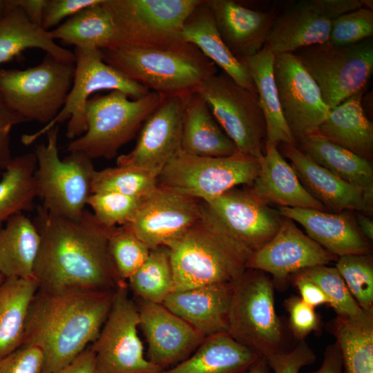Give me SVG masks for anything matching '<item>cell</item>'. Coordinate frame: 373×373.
I'll list each match as a JSON object with an SVG mask.
<instances>
[{"label": "cell", "instance_id": "obj_1", "mask_svg": "<svg viewBox=\"0 0 373 373\" xmlns=\"http://www.w3.org/2000/svg\"><path fill=\"white\" fill-rule=\"evenodd\" d=\"M40 236L34 269L39 288L50 290H116L118 277L108 249L111 229L85 210L77 219L37 207L33 220Z\"/></svg>", "mask_w": 373, "mask_h": 373}, {"label": "cell", "instance_id": "obj_2", "mask_svg": "<svg viewBox=\"0 0 373 373\" xmlns=\"http://www.w3.org/2000/svg\"><path fill=\"white\" fill-rule=\"evenodd\" d=\"M115 291L38 289L28 313L22 345L42 352V373L68 365L97 339Z\"/></svg>", "mask_w": 373, "mask_h": 373}, {"label": "cell", "instance_id": "obj_3", "mask_svg": "<svg viewBox=\"0 0 373 373\" xmlns=\"http://www.w3.org/2000/svg\"><path fill=\"white\" fill-rule=\"evenodd\" d=\"M173 291L233 283L253 253L231 237L206 211L169 247Z\"/></svg>", "mask_w": 373, "mask_h": 373}, {"label": "cell", "instance_id": "obj_4", "mask_svg": "<svg viewBox=\"0 0 373 373\" xmlns=\"http://www.w3.org/2000/svg\"><path fill=\"white\" fill-rule=\"evenodd\" d=\"M103 60L128 79L164 95H183L218 73L217 66L188 43L167 47L100 50Z\"/></svg>", "mask_w": 373, "mask_h": 373}, {"label": "cell", "instance_id": "obj_5", "mask_svg": "<svg viewBox=\"0 0 373 373\" xmlns=\"http://www.w3.org/2000/svg\"><path fill=\"white\" fill-rule=\"evenodd\" d=\"M165 95L150 91L137 99L119 90L90 97L85 107L86 131L73 140L68 152H81L92 160L111 159L131 141Z\"/></svg>", "mask_w": 373, "mask_h": 373}, {"label": "cell", "instance_id": "obj_6", "mask_svg": "<svg viewBox=\"0 0 373 373\" xmlns=\"http://www.w3.org/2000/svg\"><path fill=\"white\" fill-rule=\"evenodd\" d=\"M274 284L265 272L247 269L233 283L228 333L239 343L267 359L287 351L284 327L276 314Z\"/></svg>", "mask_w": 373, "mask_h": 373}, {"label": "cell", "instance_id": "obj_7", "mask_svg": "<svg viewBox=\"0 0 373 373\" xmlns=\"http://www.w3.org/2000/svg\"><path fill=\"white\" fill-rule=\"evenodd\" d=\"M47 143L37 146L35 182L41 206L50 213L77 219L86 210L92 194L95 172L93 160L83 153L70 152L64 159L59 155L57 125L47 131Z\"/></svg>", "mask_w": 373, "mask_h": 373}, {"label": "cell", "instance_id": "obj_8", "mask_svg": "<svg viewBox=\"0 0 373 373\" xmlns=\"http://www.w3.org/2000/svg\"><path fill=\"white\" fill-rule=\"evenodd\" d=\"M201 1L104 0L102 6L108 13L115 29L113 48H167L183 43L181 37L183 26Z\"/></svg>", "mask_w": 373, "mask_h": 373}, {"label": "cell", "instance_id": "obj_9", "mask_svg": "<svg viewBox=\"0 0 373 373\" xmlns=\"http://www.w3.org/2000/svg\"><path fill=\"white\" fill-rule=\"evenodd\" d=\"M75 62L47 54L25 70L0 68V95L26 121L48 124L63 108L73 85Z\"/></svg>", "mask_w": 373, "mask_h": 373}, {"label": "cell", "instance_id": "obj_10", "mask_svg": "<svg viewBox=\"0 0 373 373\" xmlns=\"http://www.w3.org/2000/svg\"><path fill=\"white\" fill-rule=\"evenodd\" d=\"M259 158L237 152L225 157H202L179 151L157 178L158 184L208 202L240 184L251 185Z\"/></svg>", "mask_w": 373, "mask_h": 373}, {"label": "cell", "instance_id": "obj_11", "mask_svg": "<svg viewBox=\"0 0 373 373\" xmlns=\"http://www.w3.org/2000/svg\"><path fill=\"white\" fill-rule=\"evenodd\" d=\"M318 85L332 109L365 88L373 71V40L347 46L328 41L294 52Z\"/></svg>", "mask_w": 373, "mask_h": 373}, {"label": "cell", "instance_id": "obj_12", "mask_svg": "<svg viewBox=\"0 0 373 373\" xmlns=\"http://www.w3.org/2000/svg\"><path fill=\"white\" fill-rule=\"evenodd\" d=\"M75 71L73 85L66 101L55 117L41 129L32 134L21 137L24 145H30L46 133L57 124L68 119L66 135L75 140L82 135L87 129L85 107L93 93L103 90H119L133 99H140L150 91L134 82L102 59L101 50L97 48H75Z\"/></svg>", "mask_w": 373, "mask_h": 373}, {"label": "cell", "instance_id": "obj_13", "mask_svg": "<svg viewBox=\"0 0 373 373\" xmlns=\"http://www.w3.org/2000/svg\"><path fill=\"white\" fill-rule=\"evenodd\" d=\"M195 90L238 151L260 158L266 129L257 91L241 86L223 71L206 79Z\"/></svg>", "mask_w": 373, "mask_h": 373}, {"label": "cell", "instance_id": "obj_14", "mask_svg": "<svg viewBox=\"0 0 373 373\" xmlns=\"http://www.w3.org/2000/svg\"><path fill=\"white\" fill-rule=\"evenodd\" d=\"M140 316L129 296L127 282L117 288L108 317L97 339L90 345L97 373H159L162 370L144 356L137 333Z\"/></svg>", "mask_w": 373, "mask_h": 373}, {"label": "cell", "instance_id": "obj_15", "mask_svg": "<svg viewBox=\"0 0 373 373\" xmlns=\"http://www.w3.org/2000/svg\"><path fill=\"white\" fill-rule=\"evenodd\" d=\"M362 7V0L298 1L278 14L265 46L276 55L325 43L336 18Z\"/></svg>", "mask_w": 373, "mask_h": 373}, {"label": "cell", "instance_id": "obj_16", "mask_svg": "<svg viewBox=\"0 0 373 373\" xmlns=\"http://www.w3.org/2000/svg\"><path fill=\"white\" fill-rule=\"evenodd\" d=\"M274 75L284 118L296 144L318 133L330 108L294 53L275 55Z\"/></svg>", "mask_w": 373, "mask_h": 373}, {"label": "cell", "instance_id": "obj_17", "mask_svg": "<svg viewBox=\"0 0 373 373\" xmlns=\"http://www.w3.org/2000/svg\"><path fill=\"white\" fill-rule=\"evenodd\" d=\"M202 201L157 185L142 198L133 219L124 225L150 249L169 247L201 218Z\"/></svg>", "mask_w": 373, "mask_h": 373}, {"label": "cell", "instance_id": "obj_18", "mask_svg": "<svg viewBox=\"0 0 373 373\" xmlns=\"http://www.w3.org/2000/svg\"><path fill=\"white\" fill-rule=\"evenodd\" d=\"M207 213L233 239L254 253L276 235L283 217L251 191L231 189L202 202Z\"/></svg>", "mask_w": 373, "mask_h": 373}, {"label": "cell", "instance_id": "obj_19", "mask_svg": "<svg viewBox=\"0 0 373 373\" xmlns=\"http://www.w3.org/2000/svg\"><path fill=\"white\" fill-rule=\"evenodd\" d=\"M337 258L300 231L293 220L283 217L272 239L251 254L247 269L271 274L274 287L282 290L296 274Z\"/></svg>", "mask_w": 373, "mask_h": 373}, {"label": "cell", "instance_id": "obj_20", "mask_svg": "<svg viewBox=\"0 0 373 373\" xmlns=\"http://www.w3.org/2000/svg\"><path fill=\"white\" fill-rule=\"evenodd\" d=\"M182 113V95H165L144 122L133 149L119 156L117 165L137 166L158 178L180 150Z\"/></svg>", "mask_w": 373, "mask_h": 373}, {"label": "cell", "instance_id": "obj_21", "mask_svg": "<svg viewBox=\"0 0 373 373\" xmlns=\"http://www.w3.org/2000/svg\"><path fill=\"white\" fill-rule=\"evenodd\" d=\"M148 345L146 358L162 370L187 359L204 337L162 304L140 298L135 301Z\"/></svg>", "mask_w": 373, "mask_h": 373}, {"label": "cell", "instance_id": "obj_22", "mask_svg": "<svg viewBox=\"0 0 373 373\" xmlns=\"http://www.w3.org/2000/svg\"><path fill=\"white\" fill-rule=\"evenodd\" d=\"M285 155L305 189L325 208L372 212L373 191L348 183L312 160L296 145L282 144Z\"/></svg>", "mask_w": 373, "mask_h": 373}, {"label": "cell", "instance_id": "obj_23", "mask_svg": "<svg viewBox=\"0 0 373 373\" xmlns=\"http://www.w3.org/2000/svg\"><path fill=\"white\" fill-rule=\"evenodd\" d=\"M218 30L228 49L238 59L256 54L265 41L275 10L250 9L233 0H207Z\"/></svg>", "mask_w": 373, "mask_h": 373}, {"label": "cell", "instance_id": "obj_24", "mask_svg": "<svg viewBox=\"0 0 373 373\" xmlns=\"http://www.w3.org/2000/svg\"><path fill=\"white\" fill-rule=\"evenodd\" d=\"M233 283L173 291L162 304L204 338L228 332Z\"/></svg>", "mask_w": 373, "mask_h": 373}, {"label": "cell", "instance_id": "obj_25", "mask_svg": "<svg viewBox=\"0 0 373 373\" xmlns=\"http://www.w3.org/2000/svg\"><path fill=\"white\" fill-rule=\"evenodd\" d=\"M280 214L300 224L307 235L330 254L339 257L371 253L370 242L347 212L330 213L313 209L280 207Z\"/></svg>", "mask_w": 373, "mask_h": 373}, {"label": "cell", "instance_id": "obj_26", "mask_svg": "<svg viewBox=\"0 0 373 373\" xmlns=\"http://www.w3.org/2000/svg\"><path fill=\"white\" fill-rule=\"evenodd\" d=\"M251 186V191L267 204L324 211L326 209L305 189L277 146L267 142L265 153L259 158L258 175Z\"/></svg>", "mask_w": 373, "mask_h": 373}, {"label": "cell", "instance_id": "obj_27", "mask_svg": "<svg viewBox=\"0 0 373 373\" xmlns=\"http://www.w3.org/2000/svg\"><path fill=\"white\" fill-rule=\"evenodd\" d=\"M182 97L180 151L202 157H225L238 152L213 117L207 102L196 90Z\"/></svg>", "mask_w": 373, "mask_h": 373}, {"label": "cell", "instance_id": "obj_28", "mask_svg": "<svg viewBox=\"0 0 373 373\" xmlns=\"http://www.w3.org/2000/svg\"><path fill=\"white\" fill-rule=\"evenodd\" d=\"M184 42L195 46L207 58L241 86L256 91L245 66L228 49L216 25L207 0H202L186 20Z\"/></svg>", "mask_w": 373, "mask_h": 373}, {"label": "cell", "instance_id": "obj_29", "mask_svg": "<svg viewBox=\"0 0 373 373\" xmlns=\"http://www.w3.org/2000/svg\"><path fill=\"white\" fill-rule=\"evenodd\" d=\"M260 358L223 332L204 338L187 359L159 373H249Z\"/></svg>", "mask_w": 373, "mask_h": 373}, {"label": "cell", "instance_id": "obj_30", "mask_svg": "<svg viewBox=\"0 0 373 373\" xmlns=\"http://www.w3.org/2000/svg\"><path fill=\"white\" fill-rule=\"evenodd\" d=\"M365 88L332 108L318 133L358 156L370 160L373 155V124L362 106Z\"/></svg>", "mask_w": 373, "mask_h": 373}, {"label": "cell", "instance_id": "obj_31", "mask_svg": "<svg viewBox=\"0 0 373 373\" xmlns=\"http://www.w3.org/2000/svg\"><path fill=\"white\" fill-rule=\"evenodd\" d=\"M275 54L265 46L256 54L240 59L256 87L265 122V142L278 146L294 144V138L280 105L274 75Z\"/></svg>", "mask_w": 373, "mask_h": 373}, {"label": "cell", "instance_id": "obj_32", "mask_svg": "<svg viewBox=\"0 0 373 373\" xmlns=\"http://www.w3.org/2000/svg\"><path fill=\"white\" fill-rule=\"evenodd\" d=\"M6 222L0 228V273L5 278L34 277L40 246L34 222L19 213Z\"/></svg>", "mask_w": 373, "mask_h": 373}, {"label": "cell", "instance_id": "obj_33", "mask_svg": "<svg viewBox=\"0 0 373 373\" xmlns=\"http://www.w3.org/2000/svg\"><path fill=\"white\" fill-rule=\"evenodd\" d=\"M28 48H39L58 60L75 62L74 52L56 44L50 30L32 23L17 3L0 18V65Z\"/></svg>", "mask_w": 373, "mask_h": 373}, {"label": "cell", "instance_id": "obj_34", "mask_svg": "<svg viewBox=\"0 0 373 373\" xmlns=\"http://www.w3.org/2000/svg\"><path fill=\"white\" fill-rule=\"evenodd\" d=\"M39 289L34 278H6L0 285V359L23 343L26 322Z\"/></svg>", "mask_w": 373, "mask_h": 373}, {"label": "cell", "instance_id": "obj_35", "mask_svg": "<svg viewBox=\"0 0 373 373\" xmlns=\"http://www.w3.org/2000/svg\"><path fill=\"white\" fill-rule=\"evenodd\" d=\"M298 143L302 152L338 178L373 191V168L369 160L330 142L318 133Z\"/></svg>", "mask_w": 373, "mask_h": 373}, {"label": "cell", "instance_id": "obj_36", "mask_svg": "<svg viewBox=\"0 0 373 373\" xmlns=\"http://www.w3.org/2000/svg\"><path fill=\"white\" fill-rule=\"evenodd\" d=\"M326 327L339 346L343 373H373V310L355 319L336 316Z\"/></svg>", "mask_w": 373, "mask_h": 373}, {"label": "cell", "instance_id": "obj_37", "mask_svg": "<svg viewBox=\"0 0 373 373\" xmlns=\"http://www.w3.org/2000/svg\"><path fill=\"white\" fill-rule=\"evenodd\" d=\"M102 3L84 8L50 30L52 38L74 45L75 48H113L115 29Z\"/></svg>", "mask_w": 373, "mask_h": 373}, {"label": "cell", "instance_id": "obj_38", "mask_svg": "<svg viewBox=\"0 0 373 373\" xmlns=\"http://www.w3.org/2000/svg\"><path fill=\"white\" fill-rule=\"evenodd\" d=\"M35 153L13 157L0 180V228L12 216L31 210L37 197Z\"/></svg>", "mask_w": 373, "mask_h": 373}, {"label": "cell", "instance_id": "obj_39", "mask_svg": "<svg viewBox=\"0 0 373 373\" xmlns=\"http://www.w3.org/2000/svg\"><path fill=\"white\" fill-rule=\"evenodd\" d=\"M127 284L137 298L162 304L173 288L169 248L151 249L146 261L128 278Z\"/></svg>", "mask_w": 373, "mask_h": 373}, {"label": "cell", "instance_id": "obj_40", "mask_svg": "<svg viewBox=\"0 0 373 373\" xmlns=\"http://www.w3.org/2000/svg\"><path fill=\"white\" fill-rule=\"evenodd\" d=\"M157 185V177L144 169L131 165H117L95 171L92 193L114 192L142 198Z\"/></svg>", "mask_w": 373, "mask_h": 373}, {"label": "cell", "instance_id": "obj_41", "mask_svg": "<svg viewBox=\"0 0 373 373\" xmlns=\"http://www.w3.org/2000/svg\"><path fill=\"white\" fill-rule=\"evenodd\" d=\"M299 273L323 291L330 300V307L337 316L355 319L365 314L366 311L357 304L335 267L316 266Z\"/></svg>", "mask_w": 373, "mask_h": 373}, {"label": "cell", "instance_id": "obj_42", "mask_svg": "<svg viewBox=\"0 0 373 373\" xmlns=\"http://www.w3.org/2000/svg\"><path fill=\"white\" fill-rule=\"evenodd\" d=\"M108 249L119 279L126 281L146 261L151 249L125 226L111 229Z\"/></svg>", "mask_w": 373, "mask_h": 373}, {"label": "cell", "instance_id": "obj_43", "mask_svg": "<svg viewBox=\"0 0 373 373\" xmlns=\"http://www.w3.org/2000/svg\"><path fill=\"white\" fill-rule=\"evenodd\" d=\"M336 268L364 311L373 310V260L370 254L338 257Z\"/></svg>", "mask_w": 373, "mask_h": 373}, {"label": "cell", "instance_id": "obj_44", "mask_svg": "<svg viewBox=\"0 0 373 373\" xmlns=\"http://www.w3.org/2000/svg\"><path fill=\"white\" fill-rule=\"evenodd\" d=\"M142 198L114 192L93 193L87 200L96 220L112 229L128 224L135 216Z\"/></svg>", "mask_w": 373, "mask_h": 373}, {"label": "cell", "instance_id": "obj_45", "mask_svg": "<svg viewBox=\"0 0 373 373\" xmlns=\"http://www.w3.org/2000/svg\"><path fill=\"white\" fill-rule=\"evenodd\" d=\"M372 35L373 11L362 7L344 13L332 21L328 42L334 46H347Z\"/></svg>", "mask_w": 373, "mask_h": 373}, {"label": "cell", "instance_id": "obj_46", "mask_svg": "<svg viewBox=\"0 0 373 373\" xmlns=\"http://www.w3.org/2000/svg\"><path fill=\"white\" fill-rule=\"evenodd\" d=\"M284 307L289 314V329L298 342L305 341L312 332L320 331L322 321L319 314L300 296L288 297L284 301Z\"/></svg>", "mask_w": 373, "mask_h": 373}, {"label": "cell", "instance_id": "obj_47", "mask_svg": "<svg viewBox=\"0 0 373 373\" xmlns=\"http://www.w3.org/2000/svg\"><path fill=\"white\" fill-rule=\"evenodd\" d=\"M316 355L305 341H299L289 350L274 354L266 361L274 373H299L303 367L313 364Z\"/></svg>", "mask_w": 373, "mask_h": 373}, {"label": "cell", "instance_id": "obj_48", "mask_svg": "<svg viewBox=\"0 0 373 373\" xmlns=\"http://www.w3.org/2000/svg\"><path fill=\"white\" fill-rule=\"evenodd\" d=\"M42 352L33 346L21 345L0 359V373H42Z\"/></svg>", "mask_w": 373, "mask_h": 373}, {"label": "cell", "instance_id": "obj_49", "mask_svg": "<svg viewBox=\"0 0 373 373\" xmlns=\"http://www.w3.org/2000/svg\"><path fill=\"white\" fill-rule=\"evenodd\" d=\"M104 0H47L41 27L49 31L66 17L69 18L84 8L101 3Z\"/></svg>", "mask_w": 373, "mask_h": 373}, {"label": "cell", "instance_id": "obj_50", "mask_svg": "<svg viewBox=\"0 0 373 373\" xmlns=\"http://www.w3.org/2000/svg\"><path fill=\"white\" fill-rule=\"evenodd\" d=\"M26 122L5 103L0 95V169H5L12 160L10 132L13 126Z\"/></svg>", "mask_w": 373, "mask_h": 373}, {"label": "cell", "instance_id": "obj_51", "mask_svg": "<svg viewBox=\"0 0 373 373\" xmlns=\"http://www.w3.org/2000/svg\"><path fill=\"white\" fill-rule=\"evenodd\" d=\"M291 280L292 284L300 293V298L307 305L314 308L322 305L330 306V300L323 291L300 273L292 276Z\"/></svg>", "mask_w": 373, "mask_h": 373}, {"label": "cell", "instance_id": "obj_52", "mask_svg": "<svg viewBox=\"0 0 373 373\" xmlns=\"http://www.w3.org/2000/svg\"><path fill=\"white\" fill-rule=\"evenodd\" d=\"M51 373H97L94 352L89 345L70 363Z\"/></svg>", "mask_w": 373, "mask_h": 373}, {"label": "cell", "instance_id": "obj_53", "mask_svg": "<svg viewBox=\"0 0 373 373\" xmlns=\"http://www.w3.org/2000/svg\"><path fill=\"white\" fill-rule=\"evenodd\" d=\"M310 373H343L341 350L336 341L325 348L321 366Z\"/></svg>", "mask_w": 373, "mask_h": 373}, {"label": "cell", "instance_id": "obj_54", "mask_svg": "<svg viewBox=\"0 0 373 373\" xmlns=\"http://www.w3.org/2000/svg\"><path fill=\"white\" fill-rule=\"evenodd\" d=\"M46 1L17 0V3L32 23L41 26Z\"/></svg>", "mask_w": 373, "mask_h": 373}, {"label": "cell", "instance_id": "obj_55", "mask_svg": "<svg viewBox=\"0 0 373 373\" xmlns=\"http://www.w3.org/2000/svg\"><path fill=\"white\" fill-rule=\"evenodd\" d=\"M356 222L358 228L364 238L369 242L373 240V222L369 217L358 213Z\"/></svg>", "mask_w": 373, "mask_h": 373}, {"label": "cell", "instance_id": "obj_56", "mask_svg": "<svg viewBox=\"0 0 373 373\" xmlns=\"http://www.w3.org/2000/svg\"><path fill=\"white\" fill-rule=\"evenodd\" d=\"M269 370L266 359L260 357L252 367L249 373H270Z\"/></svg>", "mask_w": 373, "mask_h": 373}, {"label": "cell", "instance_id": "obj_57", "mask_svg": "<svg viewBox=\"0 0 373 373\" xmlns=\"http://www.w3.org/2000/svg\"><path fill=\"white\" fill-rule=\"evenodd\" d=\"M17 7V0H0V18Z\"/></svg>", "mask_w": 373, "mask_h": 373}, {"label": "cell", "instance_id": "obj_58", "mask_svg": "<svg viewBox=\"0 0 373 373\" xmlns=\"http://www.w3.org/2000/svg\"><path fill=\"white\" fill-rule=\"evenodd\" d=\"M5 278V276L0 273V285L2 284Z\"/></svg>", "mask_w": 373, "mask_h": 373}]
</instances>
